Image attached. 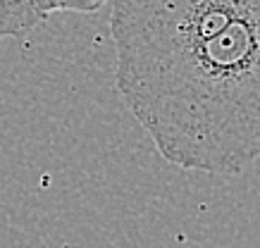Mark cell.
<instances>
[{
    "label": "cell",
    "instance_id": "obj_2",
    "mask_svg": "<svg viewBox=\"0 0 260 248\" xmlns=\"http://www.w3.org/2000/svg\"><path fill=\"white\" fill-rule=\"evenodd\" d=\"M251 0H117L110 33L115 77L134 74L213 39Z\"/></svg>",
    "mask_w": 260,
    "mask_h": 248
},
{
    "label": "cell",
    "instance_id": "obj_4",
    "mask_svg": "<svg viewBox=\"0 0 260 248\" xmlns=\"http://www.w3.org/2000/svg\"><path fill=\"white\" fill-rule=\"evenodd\" d=\"M108 0H31V8L41 22L55 12H95Z\"/></svg>",
    "mask_w": 260,
    "mask_h": 248
},
{
    "label": "cell",
    "instance_id": "obj_1",
    "mask_svg": "<svg viewBox=\"0 0 260 248\" xmlns=\"http://www.w3.org/2000/svg\"><path fill=\"white\" fill-rule=\"evenodd\" d=\"M115 84L167 162L241 174L260 160V0L217 36Z\"/></svg>",
    "mask_w": 260,
    "mask_h": 248
},
{
    "label": "cell",
    "instance_id": "obj_3",
    "mask_svg": "<svg viewBox=\"0 0 260 248\" xmlns=\"http://www.w3.org/2000/svg\"><path fill=\"white\" fill-rule=\"evenodd\" d=\"M39 22L31 0H0V41L24 36Z\"/></svg>",
    "mask_w": 260,
    "mask_h": 248
}]
</instances>
